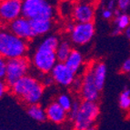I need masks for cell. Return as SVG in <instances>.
Instances as JSON below:
<instances>
[{
  "label": "cell",
  "instance_id": "1",
  "mask_svg": "<svg viewBox=\"0 0 130 130\" xmlns=\"http://www.w3.org/2000/svg\"><path fill=\"white\" fill-rule=\"evenodd\" d=\"M59 41L57 36L49 35L38 44L31 59L32 65L38 72L48 74L56 64V49Z\"/></svg>",
  "mask_w": 130,
  "mask_h": 130
},
{
  "label": "cell",
  "instance_id": "2",
  "mask_svg": "<svg viewBox=\"0 0 130 130\" xmlns=\"http://www.w3.org/2000/svg\"><path fill=\"white\" fill-rule=\"evenodd\" d=\"M10 87L15 96L26 105L38 104L44 95V85L37 77L26 75L19 78Z\"/></svg>",
  "mask_w": 130,
  "mask_h": 130
},
{
  "label": "cell",
  "instance_id": "3",
  "mask_svg": "<svg viewBox=\"0 0 130 130\" xmlns=\"http://www.w3.org/2000/svg\"><path fill=\"white\" fill-rule=\"evenodd\" d=\"M27 50L26 40L15 36L8 27H0V56L7 60L25 56Z\"/></svg>",
  "mask_w": 130,
  "mask_h": 130
},
{
  "label": "cell",
  "instance_id": "4",
  "mask_svg": "<svg viewBox=\"0 0 130 130\" xmlns=\"http://www.w3.org/2000/svg\"><path fill=\"white\" fill-rule=\"evenodd\" d=\"M99 114L100 108L96 101L84 100L80 102L79 110L73 121L74 128L77 130L94 129Z\"/></svg>",
  "mask_w": 130,
  "mask_h": 130
},
{
  "label": "cell",
  "instance_id": "5",
  "mask_svg": "<svg viewBox=\"0 0 130 130\" xmlns=\"http://www.w3.org/2000/svg\"><path fill=\"white\" fill-rule=\"evenodd\" d=\"M56 9L51 0H22V15L29 19H53Z\"/></svg>",
  "mask_w": 130,
  "mask_h": 130
},
{
  "label": "cell",
  "instance_id": "6",
  "mask_svg": "<svg viewBox=\"0 0 130 130\" xmlns=\"http://www.w3.org/2000/svg\"><path fill=\"white\" fill-rule=\"evenodd\" d=\"M30 70V61L27 57L20 56L7 60V71L5 76V81L9 87L15 84L22 76L28 74Z\"/></svg>",
  "mask_w": 130,
  "mask_h": 130
},
{
  "label": "cell",
  "instance_id": "7",
  "mask_svg": "<svg viewBox=\"0 0 130 130\" xmlns=\"http://www.w3.org/2000/svg\"><path fill=\"white\" fill-rule=\"evenodd\" d=\"M95 33V28L93 22L76 23L69 33L70 40L76 46H85L93 39Z\"/></svg>",
  "mask_w": 130,
  "mask_h": 130
},
{
  "label": "cell",
  "instance_id": "8",
  "mask_svg": "<svg viewBox=\"0 0 130 130\" xmlns=\"http://www.w3.org/2000/svg\"><path fill=\"white\" fill-rule=\"evenodd\" d=\"M22 15V0H0V21L8 24Z\"/></svg>",
  "mask_w": 130,
  "mask_h": 130
},
{
  "label": "cell",
  "instance_id": "9",
  "mask_svg": "<svg viewBox=\"0 0 130 130\" xmlns=\"http://www.w3.org/2000/svg\"><path fill=\"white\" fill-rule=\"evenodd\" d=\"M50 75L54 79V82L61 87L71 86L76 76V73L70 69L65 64V62H58V61L50 71Z\"/></svg>",
  "mask_w": 130,
  "mask_h": 130
},
{
  "label": "cell",
  "instance_id": "10",
  "mask_svg": "<svg viewBox=\"0 0 130 130\" xmlns=\"http://www.w3.org/2000/svg\"><path fill=\"white\" fill-rule=\"evenodd\" d=\"M9 30L13 32L15 36L23 38L26 41L35 38V35L33 32L32 26H31L30 19L24 15H20L19 18H15V20L8 23Z\"/></svg>",
  "mask_w": 130,
  "mask_h": 130
},
{
  "label": "cell",
  "instance_id": "11",
  "mask_svg": "<svg viewBox=\"0 0 130 130\" xmlns=\"http://www.w3.org/2000/svg\"><path fill=\"white\" fill-rule=\"evenodd\" d=\"M100 90L98 88L95 83L91 69L89 68L86 71L82 78V86H81L80 93L84 100L89 101H98L100 95Z\"/></svg>",
  "mask_w": 130,
  "mask_h": 130
},
{
  "label": "cell",
  "instance_id": "12",
  "mask_svg": "<svg viewBox=\"0 0 130 130\" xmlns=\"http://www.w3.org/2000/svg\"><path fill=\"white\" fill-rule=\"evenodd\" d=\"M72 14L76 23L93 22L95 18V7L91 3L80 2L73 7Z\"/></svg>",
  "mask_w": 130,
  "mask_h": 130
},
{
  "label": "cell",
  "instance_id": "13",
  "mask_svg": "<svg viewBox=\"0 0 130 130\" xmlns=\"http://www.w3.org/2000/svg\"><path fill=\"white\" fill-rule=\"evenodd\" d=\"M45 110L48 121H51L56 125L64 124L67 120V111L65 110L56 101L50 103Z\"/></svg>",
  "mask_w": 130,
  "mask_h": 130
},
{
  "label": "cell",
  "instance_id": "14",
  "mask_svg": "<svg viewBox=\"0 0 130 130\" xmlns=\"http://www.w3.org/2000/svg\"><path fill=\"white\" fill-rule=\"evenodd\" d=\"M31 26L36 37L46 35L53 26L52 19L48 18H35L30 19Z\"/></svg>",
  "mask_w": 130,
  "mask_h": 130
},
{
  "label": "cell",
  "instance_id": "15",
  "mask_svg": "<svg viewBox=\"0 0 130 130\" xmlns=\"http://www.w3.org/2000/svg\"><path fill=\"white\" fill-rule=\"evenodd\" d=\"M90 69L92 71L94 80H95L96 87L100 91H102V89L105 87V83H106V66L103 62H95L90 67Z\"/></svg>",
  "mask_w": 130,
  "mask_h": 130
},
{
  "label": "cell",
  "instance_id": "16",
  "mask_svg": "<svg viewBox=\"0 0 130 130\" xmlns=\"http://www.w3.org/2000/svg\"><path fill=\"white\" fill-rule=\"evenodd\" d=\"M83 62H84V58H83L82 53L77 49H72L68 57L65 61V64L76 74H77L79 70L82 68Z\"/></svg>",
  "mask_w": 130,
  "mask_h": 130
},
{
  "label": "cell",
  "instance_id": "17",
  "mask_svg": "<svg viewBox=\"0 0 130 130\" xmlns=\"http://www.w3.org/2000/svg\"><path fill=\"white\" fill-rule=\"evenodd\" d=\"M26 113L27 115L32 118L39 123H43L47 120L46 115V110L38 104H32L28 105L27 108H26Z\"/></svg>",
  "mask_w": 130,
  "mask_h": 130
},
{
  "label": "cell",
  "instance_id": "18",
  "mask_svg": "<svg viewBox=\"0 0 130 130\" xmlns=\"http://www.w3.org/2000/svg\"><path fill=\"white\" fill-rule=\"evenodd\" d=\"M72 46L71 44L67 40H63V41H59L58 46L56 49V59L58 62H65L67 58L69 56L70 52L72 51Z\"/></svg>",
  "mask_w": 130,
  "mask_h": 130
},
{
  "label": "cell",
  "instance_id": "19",
  "mask_svg": "<svg viewBox=\"0 0 130 130\" xmlns=\"http://www.w3.org/2000/svg\"><path fill=\"white\" fill-rule=\"evenodd\" d=\"M114 15H116L115 20H114L116 28L122 32L130 25V17L125 12L120 11L119 9L114 11Z\"/></svg>",
  "mask_w": 130,
  "mask_h": 130
},
{
  "label": "cell",
  "instance_id": "20",
  "mask_svg": "<svg viewBox=\"0 0 130 130\" xmlns=\"http://www.w3.org/2000/svg\"><path fill=\"white\" fill-rule=\"evenodd\" d=\"M119 106L123 110L130 109V89H124L119 95Z\"/></svg>",
  "mask_w": 130,
  "mask_h": 130
},
{
  "label": "cell",
  "instance_id": "21",
  "mask_svg": "<svg viewBox=\"0 0 130 130\" xmlns=\"http://www.w3.org/2000/svg\"><path fill=\"white\" fill-rule=\"evenodd\" d=\"M56 101L67 111H68L70 108H71L72 104H73V102H74V100L72 99L71 96H70L68 94H66V93L60 94V95L56 98Z\"/></svg>",
  "mask_w": 130,
  "mask_h": 130
},
{
  "label": "cell",
  "instance_id": "22",
  "mask_svg": "<svg viewBox=\"0 0 130 130\" xmlns=\"http://www.w3.org/2000/svg\"><path fill=\"white\" fill-rule=\"evenodd\" d=\"M79 106H80V102L77 101V100H75L73 104H72L71 108L67 111V119H69V121L72 122V123H73L76 115H77L78 110H79Z\"/></svg>",
  "mask_w": 130,
  "mask_h": 130
},
{
  "label": "cell",
  "instance_id": "23",
  "mask_svg": "<svg viewBox=\"0 0 130 130\" xmlns=\"http://www.w3.org/2000/svg\"><path fill=\"white\" fill-rule=\"evenodd\" d=\"M117 7L122 12H126L130 8V0H117Z\"/></svg>",
  "mask_w": 130,
  "mask_h": 130
},
{
  "label": "cell",
  "instance_id": "24",
  "mask_svg": "<svg viewBox=\"0 0 130 130\" xmlns=\"http://www.w3.org/2000/svg\"><path fill=\"white\" fill-rule=\"evenodd\" d=\"M7 71V59L0 56V78H5Z\"/></svg>",
  "mask_w": 130,
  "mask_h": 130
},
{
  "label": "cell",
  "instance_id": "25",
  "mask_svg": "<svg viewBox=\"0 0 130 130\" xmlns=\"http://www.w3.org/2000/svg\"><path fill=\"white\" fill-rule=\"evenodd\" d=\"M40 81H41V83L44 85V87H49L53 83H55L54 79H53V77L51 76V75L44 74V73H43V77H42V79Z\"/></svg>",
  "mask_w": 130,
  "mask_h": 130
},
{
  "label": "cell",
  "instance_id": "26",
  "mask_svg": "<svg viewBox=\"0 0 130 130\" xmlns=\"http://www.w3.org/2000/svg\"><path fill=\"white\" fill-rule=\"evenodd\" d=\"M9 86L7 85V83L5 81V79L0 78V99L5 95V94L7 93V91L8 90Z\"/></svg>",
  "mask_w": 130,
  "mask_h": 130
},
{
  "label": "cell",
  "instance_id": "27",
  "mask_svg": "<svg viewBox=\"0 0 130 130\" xmlns=\"http://www.w3.org/2000/svg\"><path fill=\"white\" fill-rule=\"evenodd\" d=\"M122 73L124 74H128L130 72V57L129 58H126V60L124 61L123 64L121 66V68H120Z\"/></svg>",
  "mask_w": 130,
  "mask_h": 130
},
{
  "label": "cell",
  "instance_id": "28",
  "mask_svg": "<svg viewBox=\"0 0 130 130\" xmlns=\"http://www.w3.org/2000/svg\"><path fill=\"white\" fill-rule=\"evenodd\" d=\"M113 17H114V11L111 10V9L106 8L102 11V18H104V19L110 20Z\"/></svg>",
  "mask_w": 130,
  "mask_h": 130
},
{
  "label": "cell",
  "instance_id": "29",
  "mask_svg": "<svg viewBox=\"0 0 130 130\" xmlns=\"http://www.w3.org/2000/svg\"><path fill=\"white\" fill-rule=\"evenodd\" d=\"M71 86L73 87V88H74L75 90H79V91H80L81 86H82V78L76 77V78H75V80L73 81Z\"/></svg>",
  "mask_w": 130,
  "mask_h": 130
},
{
  "label": "cell",
  "instance_id": "30",
  "mask_svg": "<svg viewBox=\"0 0 130 130\" xmlns=\"http://www.w3.org/2000/svg\"><path fill=\"white\" fill-rule=\"evenodd\" d=\"M116 6H117V4H116V1L115 0H110L108 3H107V7H106V8L108 9H111V10H115L116 8Z\"/></svg>",
  "mask_w": 130,
  "mask_h": 130
},
{
  "label": "cell",
  "instance_id": "31",
  "mask_svg": "<svg viewBox=\"0 0 130 130\" xmlns=\"http://www.w3.org/2000/svg\"><path fill=\"white\" fill-rule=\"evenodd\" d=\"M124 31H125V36H126V37L130 41V25Z\"/></svg>",
  "mask_w": 130,
  "mask_h": 130
},
{
  "label": "cell",
  "instance_id": "32",
  "mask_svg": "<svg viewBox=\"0 0 130 130\" xmlns=\"http://www.w3.org/2000/svg\"><path fill=\"white\" fill-rule=\"evenodd\" d=\"M128 74H129V78H130V72H129V73H128Z\"/></svg>",
  "mask_w": 130,
  "mask_h": 130
}]
</instances>
